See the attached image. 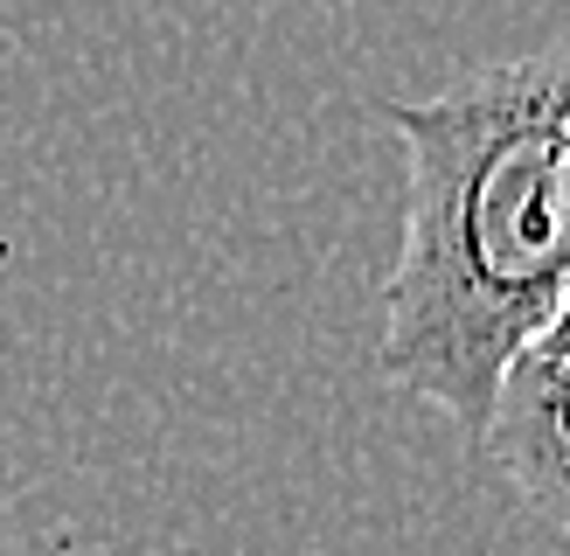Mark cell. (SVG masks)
Wrapping results in <instances>:
<instances>
[{
  "label": "cell",
  "instance_id": "7a4b0ae2",
  "mask_svg": "<svg viewBox=\"0 0 570 556\" xmlns=\"http://www.w3.org/2000/svg\"><path fill=\"white\" fill-rule=\"evenodd\" d=\"M480 445L515 480L529 508L570 536V341L557 327L501 376V397Z\"/></svg>",
  "mask_w": 570,
  "mask_h": 556
},
{
  "label": "cell",
  "instance_id": "6da1fadb",
  "mask_svg": "<svg viewBox=\"0 0 570 556\" xmlns=\"http://www.w3.org/2000/svg\"><path fill=\"white\" fill-rule=\"evenodd\" d=\"M411 153L383 376L488 438L501 376L570 299V36L390 105Z\"/></svg>",
  "mask_w": 570,
  "mask_h": 556
},
{
  "label": "cell",
  "instance_id": "3957f363",
  "mask_svg": "<svg viewBox=\"0 0 570 556\" xmlns=\"http://www.w3.org/2000/svg\"><path fill=\"white\" fill-rule=\"evenodd\" d=\"M557 334H563V341H570V299H563V320H557Z\"/></svg>",
  "mask_w": 570,
  "mask_h": 556
}]
</instances>
